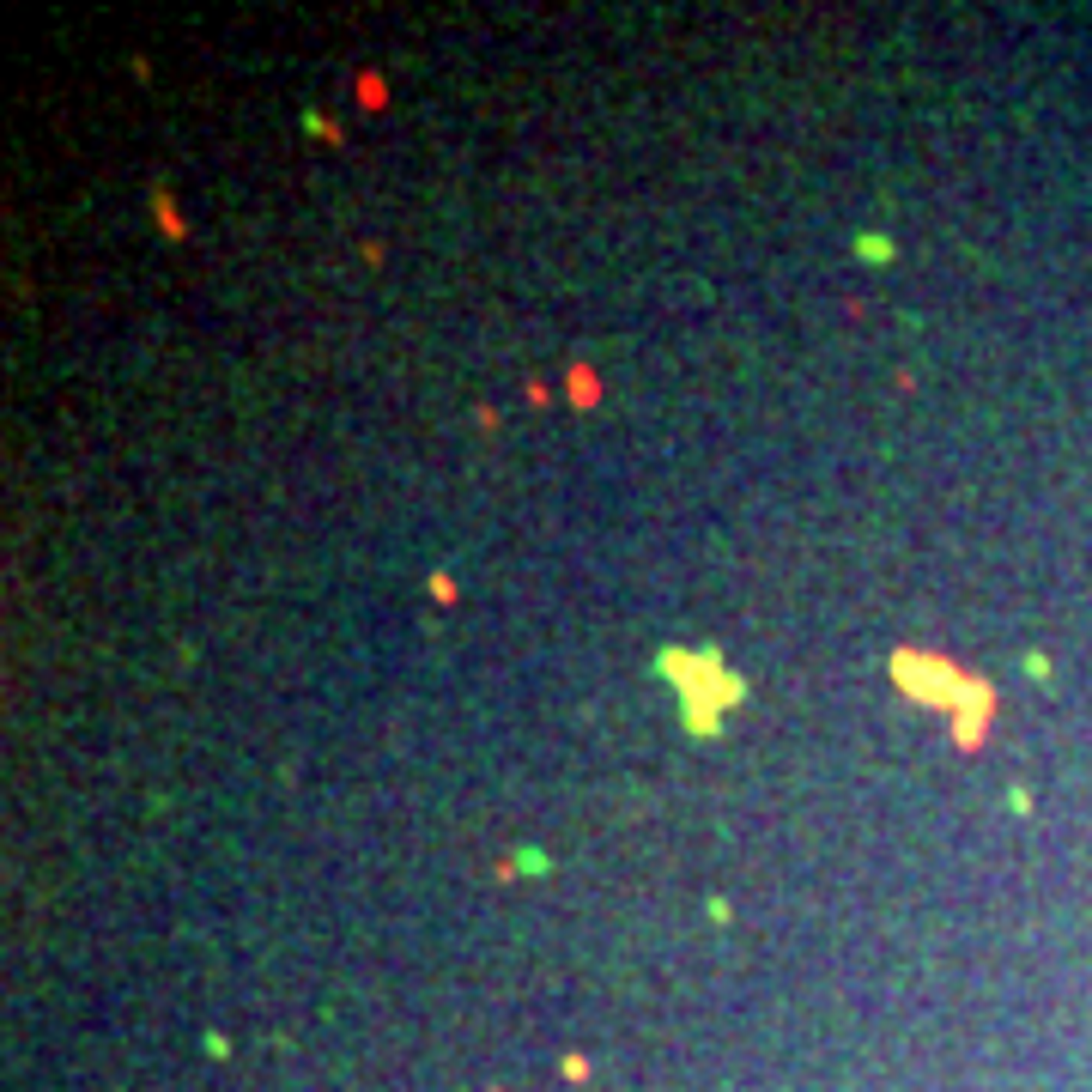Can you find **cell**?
I'll return each mask as SVG.
<instances>
[{
	"label": "cell",
	"mask_w": 1092,
	"mask_h": 1092,
	"mask_svg": "<svg viewBox=\"0 0 1092 1092\" xmlns=\"http://www.w3.org/2000/svg\"><path fill=\"white\" fill-rule=\"evenodd\" d=\"M674 686H680V705H686V722L698 728V734H710L716 722H722V710L741 698V680L722 668V655L716 650H668L661 661H655Z\"/></svg>",
	"instance_id": "obj_1"
},
{
	"label": "cell",
	"mask_w": 1092,
	"mask_h": 1092,
	"mask_svg": "<svg viewBox=\"0 0 1092 1092\" xmlns=\"http://www.w3.org/2000/svg\"><path fill=\"white\" fill-rule=\"evenodd\" d=\"M856 255H868V262H892V243L874 237V231H862V237H856Z\"/></svg>",
	"instance_id": "obj_3"
},
{
	"label": "cell",
	"mask_w": 1092,
	"mask_h": 1092,
	"mask_svg": "<svg viewBox=\"0 0 1092 1092\" xmlns=\"http://www.w3.org/2000/svg\"><path fill=\"white\" fill-rule=\"evenodd\" d=\"M892 680L917 698V705H941V710H953V692H971L941 655H917V650H898L892 655Z\"/></svg>",
	"instance_id": "obj_2"
}]
</instances>
